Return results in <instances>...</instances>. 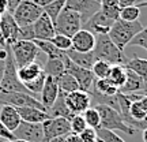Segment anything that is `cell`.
<instances>
[{"mask_svg": "<svg viewBox=\"0 0 147 142\" xmlns=\"http://www.w3.org/2000/svg\"><path fill=\"white\" fill-rule=\"evenodd\" d=\"M65 104L74 115L83 113L91 104V97L87 92L75 90L71 93H65Z\"/></svg>", "mask_w": 147, "mask_h": 142, "instance_id": "12", "label": "cell"}, {"mask_svg": "<svg viewBox=\"0 0 147 142\" xmlns=\"http://www.w3.org/2000/svg\"><path fill=\"white\" fill-rule=\"evenodd\" d=\"M3 73H4V60H0V82L3 78Z\"/></svg>", "mask_w": 147, "mask_h": 142, "instance_id": "48", "label": "cell"}, {"mask_svg": "<svg viewBox=\"0 0 147 142\" xmlns=\"http://www.w3.org/2000/svg\"><path fill=\"white\" fill-rule=\"evenodd\" d=\"M65 55L72 63H75L79 67H83V69L91 70V67H93V64L95 62L93 52H78V51L71 48L68 51H65Z\"/></svg>", "mask_w": 147, "mask_h": 142, "instance_id": "23", "label": "cell"}, {"mask_svg": "<svg viewBox=\"0 0 147 142\" xmlns=\"http://www.w3.org/2000/svg\"><path fill=\"white\" fill-rule=\"evenodd\" d=\"M52 44H55V47H57L59 49H61V51H68L72 48V41H71V37L68 36H64V34H59L56 33L55 37H53L52 40H51Z\"/></svg>", "mask_w": 147, "mask_h": 142, "instance_id": "36", "label": "cell"}, {"mask_svg": "<svg viewBox=\"0 0 147 142\" xmlns=\"http://www.w3.org/2000/svg\"><path fill=\"white\" fill-rule=\"evenodd\" d=\"M10 48L16 67H22L32 62H36L40 53V49L34 44V41H27V40H18L14 44H11Z\"/></svg>", "mask_w": 147, "mask_h": 142, "instance_id": "5", "label": "cell"}, {"mask_svg": "<svg viewBox=\"0 0 147 142\" xmlns=\"http://www.w3.org/2000/svg\"><path fill=\"white\" fill-rule=\"evenodd\" d=\"M45 78H47V74L42 73L40 77H37L36 79H33V81H30V82H27V84H25V88H26L30 93H32L33 96L40 94L42 90V86H44V82H45Z\"/></svg>", "mask_w": 147, "mask_h": 142, "instance_id": "35", "label": "cell"}, {"mask_svg": "<svg viewBox=\"0 0 147 142\" xmlns=\"http://www.w3.org/2000/svg\"><path fill=\"white\" fill-rule=\"evenodd\" d=\"M127 69L136 73L147 85V59L144 58H132L125 64Z\"/></svg>", "mask_w": 147, "mask_h": 142, "instance_id": "27", "label": "cell"}, {"mask_svg": "<svg viewBox=\"0 0 147 142\" xmlns=\"http://www.w3.org/2000/svg\"><path fill=\"white\" fill-rule=\"evenodd\" d=\"M90 90H94V92L100 93V94H104V96H115L119 92V89L115 88L106 78L95 79L94 84H93V88Z\"/></svg>", "mask_w": 147, "mask_h": 142, "instance_id": "30", "label": "cell"}, {"mask_svg": "<svg viewBox=\"0 0 147 142\" xmlns=\"http://www.w3.org/2000/svg\"><path fill=\"white\" fill-rule=\"evenodd\" d=\"M65 7L79 12L84 25L90 19V16H93L97 11L101 10V3L100 0H67Z\"/></svg>", "mask_w": 147, "mask_h": 142, "instance_id": "11", "label": "cell"}, {"mask_svg": "<svg viewBox=\"0 0 147 142\" xmlns=\"http://www.w3.org/2000/svg\"><path fill=\"white\" fill-rule=\"evenodd\" d=\"M72 41V49L78 52H93L95 47V34L89 32L87 29L82 27L71 37Z\"/></svg>", "mask_w": 147, "mask_h": 142, "instance_id": "14", "label": "cell"}, {"mask_svg": "<svg viewBox=\"0 0 147 142\" xmlns=\"http://www.w3.org/2000/svg\"><path fill=\"white\" fill-rule=\"evenodd\" d=\"M138 3H139V0H119L120 8H123V7H129V5H136Z\"/></svg>", "mask_w": 147, "mask_h": 142, "instance_id": "43", "label": "cell"}, {"mask_svg": "<svg viewBox=\"0 0 147 142\" xmlns=\"http://www.w3.org/2000/svg\"><path fill=\"white\" fill-rule=\"evenodd\" d=\"M5 12H8V4L7 0H0V15H3Z\"/></svg>", "mask_w": 147, "mask_h": 142, "instance_id": "45", "label": "cell"}, {"mask_svg": "<svg viewBox=\"0 0 147 142\" xmlns=\"http://www.w3.org/2000/svg\"><path fill=\"white\" fill-rule=\"evenodd\" d=\"M30 1H33V3H36L37 5H40L41 8H44L45 5H48L49 3H52L53 0H30Z\"/></svg>", "mask_w": 147, "mask_h": 142, "instance_id": "47", "label": "cell"}, {"mask_svg": "<svg viewBox=\"0 0 147 142\" xmlns=\"http://www.w3.org/2000/svg\"><path fill=\"white\" fill-rule=\"evenodd\" d=\"M82 115H83L84 120H86L87 127H91V128H95V130L100 128L101 118H100V113H98V111H97L95 107H89Z\"/></svg>", "mask_w": 147, "mask_h": 142, "instance_id": "31", "label": "cell"}, {"mask_svg": "<svg viewBox=\"0 0 147 142\" xmlns=\"http://www.w3.org/2000/svg\"><path fill=\"white\" fill-rule=\"evenodd\" d=\"M93 53H94L95 60H105L112 66L113 64H124L125 66L128 62L127 56L124 55V51H121L110 40V37L108 34H97Z\"/></svg>", "mask_w": 147, "mask_h": 142, "instance_id": "1", "label": "cell"}, {"mask_svg": "<svg viewBox=\"0 0 147 142\" xmlns=\"http://www.w3.org/2000/svg\"><path fill=\"white\" fill-rule=\"evenodd\" d=\"M140 16V7L139 5H129V7H123L120 10V18L127 22H135L139 21Z\"/></svg>", "mask_w": 147, "mask_h": 142, "instance_id": "34", "label": "cell"}, {"mask_svg": "<svg viewBox=\"0 0 147 142\" xmlns=\"http://www.w3.org/2000/svg\"><path fill=\"white\" fill-rule=\"evenodd\" d=\"M48 113L51 118H65L71 120V118L74 116V113L68 109V107L65 104V93L64 92H59V96L56 101L53 103V105L48 109Z\"/></svg>", "mask_w": 147, "mask_h": 142, "instance_id": "21", "label": "cell"}, {"mask_svg": "<svg viewBox=\"0 0 147 142\" xmlns=\"http://www.w3.org/2000/svg\"><path fill=\"white\" fill-rule=\"evenodd\" d=\"M42 12L44 10L36 3H33L30 0H22L14 10L12 16L19 26H26V25H33L41 16Z\"/></svg>", "mask_w": 147, "mask_h": 142, "instance_id": "7", "label": "cell"}, {"mask_svg": "<svg viewBox=\"0 0 147 142\" xmlns=\"http://www.w3.org/2000/svg\"><path fill=\"white\" fill-rule=\"evenodd\" d=\"M79 137L82 138V141H93V139H97V130L95 128H91V127H86L83 131L79 134Z\"/></svg>", "mask_w": 147, "mask_h": 142, "instance_id": "41", "label": "cell"}, {"mask_svg": "<svg viewBox=\"0 0 147 142\" xmlns=\"http://www.w3.org/2000/svg\"><path fill=\"white\" fill-rule=\"evenodd\" d=\"M106 79H108L115 88L120 89L127 79V67L124 64H113Z\"/></svg>", "mask_w": 147, "mask_h": 142, "instance_id": "25", "label": "cell"}, {"mask_svg": "<svg viewBox=\"0 0 147 142\" xmlns=\"http://www.w3.org/2000/svg\"><path fill=\"white\" fill-rule=\"evenodd\" d=\"M56 81H57L59 89L61 92H64V93H71V92H75V90H80L76 79L74 78L71 74L67 73V71L63 73L60 77H57Z\"/></svg>", "mask_w": 147, "mask_h": 142, "instance_id": "28", "label": "cell"}, {"mask_svg": "<svg viewBox=\"0 0 147 142\" xmlns=\"http://www.w3.org/2000/svg\"><path fill=\"white\" fill-rule=\"evenodd\" d=\"M1 105L33 107L41 111H47L36 96L30 93H23V92H0V107Z\"/></svg>", "mask_w": 147, "mask_h": 142, "instance_id": "6", "label": "cell"}, {"mask_svg": "<svg viewBox=\"0 0 147 142\" xmlns=\"http://www.w3.org/2000/svg\"><path fill=\"white\" fill-rule=\"evenodd\" d=\"M113 23H115V21L110 19L109 16H106L100 10L93 16H90V19L84 23V29H87L93 34H108L113 26Z\"/></svg>", "mask_w": 147, "mask_h": 142, "instance_id": "13", "label": "cell"}, {"mask_svg": "<svg viewBox=\"0 0 147 142\" xmlns=\"http://www.w3.org/2000/svg\"><path fill=\"white\" fill-rule=\"evenodd\" d=\"M33 41L38 47L40 52H44L48 58H65V52L59 49L57 47H55V44H52L49 40H33Z\"/></svg>", "mask_w": 147, "mask_h": 142, "instance_id": "26", "label": "cell"}, {"mask_svg": "<svg viewBox=\"0 0 147 142\" xmlns=\"http://www.w3.org/2000/svg\"><path fill=\"white\" fill-rule=\"evenodd\" d=\"M86 142H102V141H101L100 138L97 137V139H93V141H86Z\"/></svg>", "mask_w": 147, "mask_h": 142, "instance_id": "53", "label": "cell"}, {"mask_svg": "<svg viewBox=\"0 0 147 142\" xmlns=\"http://www.w3.org/2000/svg\"><path fill=\"white\" fill-rule=\"evenodd\" d=\"M34 38H36V36H34V27H33V25L19 26V36H18V40L33 41Z\"/></svg>", "mask_w": 147, "mask_h": 142, "instance_id": "40", "label": "cell"}, {"mask_svg": "<svg viewBox=\"0 0 147 142\" xmlns=\"http://www.w3.org/2000/svg\"><path fill=\"white\" fill-rule=\"evenodd\" d=\"M142 139L143 142H147V127L144 130H142Z\"/></svg>", "mask_w": 147, "mask_h": 142, "instance_id": "51", "label": "cell"}, {"mask_svg": "<svg viewBox=\"0 0 147 142\" xmlns=\"http://www.w3.org/2000/svg\"><path fill=\"white\" fill-rule=\"evenodd\" d=\"M128 45H134V47H140L144 48L147 51V27H143L142 32H139L136 36L131 40Z\"/></svg>", "mask_w": 147, "mask_h": 142, "instance_id": "39", "label": "cell"}, {"mask_svg": "<svg viewBox=\"0 0 147 142\" xmlns=\"http://www.w3.org/2000/svg\"><path fill=\"white\" fill-rule=\"evenodd\" d=\"M42 128H44L42 142H51L53 138L64 137L71 132L69 120L65 118H49L48 120L42 122Z\"/></svg>", "mask_w": 147, "mask_h": 142, "instance_id": "8", "label": "cell"}, {"mask_svg": "<svg viewBox=\"0 0 147 142\" xmlns=\"http://www.w3.org/2000/svg\"><path fill=\"white\" fill-rule=\"evenodd\" d=\"M34 27V40H52L55 34H56V29H55V23L52 22V19L42 12L41 16L33 23Z\"/></svg>", "mask_w": 147, "mask_h": 142, "instance_id": "15", "label": "cell"}, {"mask_svg": "<svg viewBox=\"0 0 147 142\" xmlns=\"http://www.w3.org/2000/svg\"><path fill=\"white\" fill-rule=\"evenodd\" d=\"M51 142H65V135H64V137L53 138V139H51Z\"/></svg>", "mask_w": 147, "mask_h": 142, "instance_id": "50", "label": "cell"}, {"mask_svg": "<svg viewBox=\"0 0 147 142\" xmlns=\"http://www.w3.org/2000/svg\"><path fill=\"white\" fill-rule=\"evenodd\" d=\"M0 122L8 131H15L16 127L21 124V116L18 113L15 107L11 105H1L0 107Z\"/></svg>", "mask_w": 147, "mask_h": 142, "instance_id": "19", "label": "cell"}, {"mask_svg": "<svg viewBox=\"0 0 147 142\" xmlns=\"http://www.w3.org/2000/svg\"><path fill=\"white\" fill-rule=\"evenodd\" d=\"M69 124H71V132H74V134H80V132L87 127L86 120H84V118L82 113L74 115L72 118H71V120H69Z\"/></svg>", "mask_w": 147, "mask_h": 142, "instance_id": "37", "label": "cell"}, {"mask_svg": "<svg viewBox=\"0 0 147 142\" xmlns=\"http://www.w3.org/2000/svg\"><path fill=\"white\" fill-rule=\"evenodd\" d=\"M101 3V11L109 16L110 19L117 21L120 18V5H119V0H100Z\"/></svg>", "mask_w": 147, "mask_h": 142, "instance_id": "29", "label": "cell"}, {"mask_svg": "<svg viewBox=\"0 0 147 142\" xmlns=\"http://www.w3.org/2000/svg\"><path fill=\"white\" fill-rule=\"evenodd\" d=\"M97 137L102 142H125L123 138H120L115 131L105 130V128H98L97 130Z\"/></svg>", "mask_w": 147, "mask_h": 142, "instance_id": "38", "label": "cell"}, {"mask_svg": "<svg viewBox=\"0 0 147 142\" xmlns=\"http://www.w3.org/2000/svg\"><path fill=\"white\" fill-rule=\"evenodd\" d=\"M65 142H83L82 138L79 137V134H74V132H69L65 135Z\"/></svg>", "mask_w": 147, "mask_h": 142, "instance_id": "42", "label": "cell"}, {"mask_svg": "<svg viewBox=\"0 0 147 142\" xmlns=\"http://www.w3.org/2000/svg\"><path fill=\"white\" fill-rule=\"evenodd\" d=\"M65 71L68 74H71L74 78L76 79V82L79 85V89L89 93L95 81V77L91 70L79 67L75 63H72L68 58H65Z\"/></svg>", "mask_w": 147, "mask_h": 142, "instance_id": "9", "label": "cell"}, {"mask_svg": "<svg viewBox=\"0 0 147 142\" xmlns=\"http://www.w3.org/2000/svg\"><path fill=\"white\" fill-rule=\"evenodd\" d=\"M15 108L23 122L42 123V122L48 120L51 118L47 111H41V109H38V108H33V107H15Z\"/></svg>", "mask_w": 147, "mask_h": 142, "instance_id": "20", "label": "cell"}, {"mask_svg": "<svg viewBox=\"0 0 147 142\" xmlns=\"http://www.w3.org/2000/svg\"><path fill=\"white\" fill-rule=\"evenodd\" d=\"M95 108H97L101 118L100 128H105V130H110V131H123L128 135L135 134V130L124 122L119 111H116L115 108H112L109 105H105V104H97Z\"/></svg>", "mask_w": 147, "mask_h": 142, "instance_id": "3", "label": "cell"}, {"mask_svg": "<svg viewBox=\"0 0 147 142\" xmlns=\"http://www.w3.org/2000/svg\"><path fill=\"white\" fill-rule=\"evenodd\" d=\"M8 142H27V141H23V139H11V141H8Z\"/></svg>", "mask_w": 147, "mask_h": 142, "instance_id": "52", "label": "cell"}, {"mask_svg": "<svg viewBox=\"0 0 147 142\" xmlns=\"http://www.w3.org/2000/svg\"><path fill=\"white\" fill-rule=\"evenodd\" d=\"M21 1H22V0H7V4H8V12H10V14H12V12H14V10L18 7V4H19Z\"/></svg>", "mask_w": 147, "mask_h": 142, "instance_id": "44", "label": "cell"}, {"mask_svg": "<svg viewBox=\"0 0 147 142\" xmlns=\"http://www.w3.org/2000/svg\"><path fill=\"white\" fill-rule=\"evenodd\" d=\"M55 23V29L56 33L59 34H64V36L72 37L76 32H79L82 26H83V22H82V16L79 12L64 7L63 11L59 14V16L56 18Z\"/></svg>", "mask_w": 147, "mask_h": 142, "instance_id": "4", "label": "cell"}, {"mask_svg": "<svg viewBox=\"0 0 147 142\" xmlns=\"http://www.w3.org/2000/svg\"><path fill=\"white\" fill-rule=\"evenodd\" d=\"M139 101V104L142 105V108L144 109V112L147 113V93H144V94H142V97H140V100Z\"/></svg>", "mask_w": 147, "mask_h": 142, "instance_id": "46", "label": "cell"}, {"mask_svg": "<svg viewBox=\"0 0 147 142\" xmlns=\"http://www.w3.org/2000/svg\"><path fill=\"white\" fill-rule=\"evenodd\" d=\"M5 45H7V42H5V38H4V36H3L1 30H0V47H5Z\"/></svg>", "mask_w": 147, "mask_h": 142, "instance_id": "49", "label": "cell"}, {"mask_svg": "<svg viewBox=\"0 0 147 142\" xmlns=\"http://www.w3.org/2000/svg\"><path fill=\"white\" fill-rule=\"evenodd\" d=\"M42 73H44V67L38 62H32V63L26 64V66L18 67V78L23 85L33 81V79H36Z\"/></svg>", "mask_w": 147, "mask_h": 142, "instance_id": "22", "label": "cell"}, {"mask_svg": "<svg viewBox=\"0 0 147 142\" xmlns=\"http://www.w3.org/2000/svg\"><path fill=\"white\" fill-rule=\"evenodd\" d=\"M110 69H112V64L110 63H108L105 60H95L93 67H91V71L94 74L95 79H104V78H108Z\"/></svg>", "mask_w": 147, "mask_h": 142, "instance_id": "33", "label": "cell"}, {"mask_svg": "<svg viewBox=\"0 0 147 142\" xmlns=\"http://www.w3.org/2000/svg\"><path fill=\"white\" fill-rule=\"evenodd\" d=\"M0 30L3 33L5 38V42L11 45L15 41H18V36H19V25L15 22L12 14L5 12L0 18Z\"/></svg>", "mask_w": 147, "mask_h": 142, "instance_id": "17", "label": "cell"}, {"mask_svg": "<svg viewBox=\"0 0 147 142\" xmlns=\"http://www.w3.org/2000/svg\"><path fill=\"white\" fill-rule=\"evenodd\" d=\"M143 27L144 26L139 21L127 22L123 21V19H117V21H115L112 29L108 33V36L121 51H124L128 47V44L131 42L132 38L139 32H142Z\"/></svg>", "mask_w": 147, "mask_h": 142, "instance_id": "2", "label": "cell"}, {"mask_svg": "<svg viewBox=\"0 0 147 142\" xmlns=\"http://www.w3.org/2000/svg\"><path fill=\"white\" fill-rule=\"evenodd\" d=\"M65 1H67V0H53L52 3H49L48 5H45L42 10L52 19V22H55L56 18L59 16V14H60V12L63 11V8L65 7Z\"/></svg>", "mask_w": 147, "mask_h": 142, "instance_id": "32", "label": "cell"}, {"mask_svg": "<svg viewBox=\"0 0 147 142\" xmlns=\"http://www.w3.org/2000/svg\"><path fill=\"white\" fill-rule=\"evenodd\" d=\"M0 18H1V15H0Z\"/></svg>", "mask_w": 147, "mask_h": 142, "instance_id": "55", "label": "cell"}, {"mask_svg": "<svg viewBox=\"0 0 147 142\" xmlns=\"http://www.w3.org/2000/svg\"><path fill=\"white\" fill-rule=\"evenodd\" d=\"M59 85H57V81L56 78H53V77H48L45 78V82H44V86H42V90H41V99H38L40 103H41L44 108L45 109H49L53 105V103L56 101L59 96Z\"/></svg>", "mask_w": 147, "mask_h": 142, "instance_id": "16", "label": "cell"}, {"mask_svg": "<svg viewBox=\"0 0 147 142\" xmlns=\"http://www.w3.org/2000/svg\"><path fill=\"white\" fill-rule=\"evenodd\" d=\"M0 142H8V139H4V138H0Z\"/></svg>", "mask_w": 147, "mask_h": 142, "instance_id": "54", "label": "cell"}, {"mask_svg": "<svg viewBox=\"0 0 147 142\" xmlns=\"http://www.w3.org/2000/svg\"><path fill=\"white\" fill-rule=\"evenodd\" d=\"M119 92L124 94L129 93H147V85L136 73H134L132 70L127 69V79L124 85L121 86Z\"/></svg>", "mask_w": 147, "mask_h": 142, "instance_id": "18", "label": "cell"}, {"mask_svg": "<svg viewBox=\"0 0 147 142\" xmlns=\"http://www.w3.org/2000/svg\"><path fill=\"white\" fill-rule=\"evenodd\" d=\"M15 139H23L27 142H42L44 139V128L42 123H29L21 122L15 131H12Z\"/></svg>", "mask_w": 147, "mask_h": 142, "instance_id": "10", "label": "cell"}, {"mask_svg": "<svg viewBox=\"0 0 147 142\" xmlns=\"http://www.w3.org/2000/svg\"><path fill=\"white\" fill-rule=\"evenodd\" d=\"M65 58H67V55H65ZM65 58H48L47 63L44 66V73L48 77H53V78L60 77L63 73H65Z\"/></svg>", "mask_w": 147, "mask_h": 142, "instance_id": "24", "label": "cell"}]
</instances>
